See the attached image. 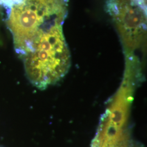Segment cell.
Returning <instances> with one entry per match:
<instances>
[{
	"instance_id": "3957f363",
	"label": "cell",
	"mask_w": 147,
	"mask_h": 147,
	"mask_svg": "<svg viewBox=\"0 0 147 147\" xmlns=\"http://www.w3.org/2000/svg\"><path fill=\"white\" fill-rule=\"evenodd\" d=\"M146 3L140 0H108L107 11L115 22L127 55L138 47L146 33Z\"/></svg>"
},
{
	"instance_id": "6da1fadb",
	"label": "cell",
	"mask_w": 147,
	"mask_h": 147,
	"mask_svg": "<svg viewBox=\"0 0 147 147\" xmlns=\"http://www.w3.org/2000/svg\"><path fill=\"white\" fill-rule=\"evenodd\" d=\"M19 55L27 78L35 87L44 89L57 83L68 72L71 64L62 25L40 33Z\"/></svg>"
},
{
	"instance_id": "277c9868",
	"label": "cell",
	"mask_w": 147,
	"mask_h": 147,
	"mask_svg": "<svg viewBox=\"0 0 147 147\" xmlns=\"http://www.w3.org/2000/svg\"><path fill=\"white\" fill-rule=\"evenodd\" d=\"M22 0H0V5L9 7L11 8L13 6L20 3Z\"/></svg>"
},
{
	"instance_id": "7a4b0ae2",
	"label": "cell",
	"mask_w": 147,
	"mask_h": 147,
	"mask_svg": "<svg viewBox=\"0 0 147 147\" xmlns=\"http://www.w3.org/2000/svg\"><path fill=\"white\" fill-rule=\"evenodd\" d=\"M68 0H22L11 8L8 26L19 55L40 33L63 25L68 13Z\"/></svg>"
}]
</instances>
